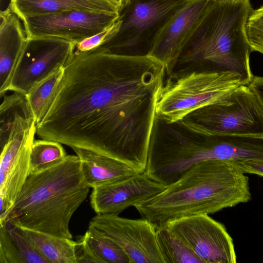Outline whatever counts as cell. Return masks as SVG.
I'll return each mask as SVG.
<instances>
[{"mask_svg": "<svg viewBox=\"0 0 263 263\" xmlns=\"http://www.w3.org/2000/svg\"><path fill=\"white\" fill-rule=\"evenodd\" d=\"M246 32L251 51L263 54V6L251 11L247 19Z\"/></svg>", "mask_w": 263, "mask_h": 263, "instance_id": "23", "label": "cell"}, {"mask_svg": "<svg viewBox=\"0 0 263 263\" xmlns=\"http://www.w3.org/2000/svg\"><path fill=\"white\" fill-rule=\"evenodd\" d=\"M115 5L119 10V12L122 10L129 3L130 0H108Z\"/></svg>", "mask_w": 263, "mask_h": 263, "instance_id": "28", "label": "cell"}, {"mask_svg": "<svg viewBox=\"0 0 263 263\" xmlns=\"http://www.w3.org/2000/svg\"><path fill=\"white\" fill-rule=\"evenodd\" d=\"M165 225L179 236L203 263H235L233 240L224 226L208 214L184 217Z\"/></svg>", "mask_w": 263, "mask_h": 263, "instance_id": "11", "label": "cell"}, {"mask_svg": "<svg viewBox=\"0 0 263 263\" xmlns=\"http://www.w3.org/2000/svg\"><path fill=\"white\" fill-rule=\"evenodd\" d=\"M120 26V22L118 20L108 28L76 43L74 50L79 52H87L100 47L116 34Z\"/></svg>", "mask_w": 263, "mask_h": 263, "instance_id": "24", "label": "cell"}, {"mask_svg": "<svg viewBox=\"0 0 263 263\" xmlns=\"http://www.w3.org/2000/svg\"><path fill=\"white\" fill-rule=\"evenodd\" d=\"M156 240L164 263H203L184 241L165 225L157 227Z\"/></svg>", "mask_w": 263, "mask_h": 263, "instance_id": "21", "label": "cell"}, {"mask_svg": "<svg viewBox=\"0 0 263 263\" xmlns=\"http://www.w3.org/2000/svg\"><path fill=\"white\" fill-rule=\"evenodd\" d=\"M165 75L164 64L149 55L74 50L36 134L143 173Z\"/></svg>", "mask_w": 263, "mask_h": 263, "instance_id": "1", "label": "cell"}, {"mask_svg": "<svg viewBox=\"0 0 263 263\" xmlns=\"http://www.w3.org/2000/svg\"><path fill=\"white\" fill-rule=\"evenodd\" d=\"M119 13L70 11L21 20L27 38L50 37L78 43L111 26Z\"/></svg>", "mask_w": 263, "mask_h": 263, "instance_id": "12", "label": "cell"}, {"mask_svg": "<svg viewBox=\"0 0 263 263\" xmlns=\"http://www.w3.org/2000/svg\"><path fill=\"white\" fill-rule=\"evenodd\" d=\"M241 77L231 72H192L169 76L160 91L156 114L167 123L219 100L240 85Z\"/></svg>", "mask_w": 263, "mask_h": 263, "instance_id": "6", "label": "cell"}, {"mask_svg": "<svg viewBox=\"0 0 263 263\" xmlns=\"http://www.w3.org/2000/svg\"><path fill=\"white\" fill-rule=\"evenodd\" d=\"M65 66L36 82L25 95L36 125L43 119L55 97L64 73Z\"/></svg>", "mask_w": 263, "mask_h": 263, "instance_id": "20", "label": "cell"}, {"mask_svg": "<svg viewBox=\"0 0 263 263\" xmlns=\"http://www.w3.org/2000/svg\"><path fill=\"white\" fill-rule=\"evenodd\" d=\"M67 156L60 142L43 139L34 140L31 153L30 173L51 167L64 160Z\"/></svg>", "mask_w": 263, "mask_h": 263, "instance_id": "22", "label": "cell"}, {"mask_svg": "<svg viewBox=\"0 0 263 263\" xmlns=\"http://www.w3.org/2000/svg\"><path fill=\"white\" fill-rule=\"evenodd\" d=\"M81 161L85 182L92 189L128 178L136 173L126 164L96 152L72 148Z\"/></svg>", "mask_w": 263, "mask_h": 263, "instance_id": "16", "label": "cell"}, {"mask_svg": "<svg viewBox=\"0 0 263 263\" xmlns=\"http://www.w3.org/2000/svg\"><path fill=\"white\" fill-rule=\"evenodd\" d=\"M0 97L8 91L14 70L27 41L18 16L9 6L0 12Z\"/></svg>", "mask_w": 263, "mask_h": 263, "instance_id": "15", "label": "cell"}, {"mask_svg": "<svg viewBox=\"0 0 263 263\" xmlns=\"http://www.w3.org/2000/svg\"><path fill=\"white\" fill-rule=\"evenodd\" d=\"M76 242L77 263H129L127 255L115 241L90 225Z\"/></svg>", "mask_w": 263, "mask_h": 263, "instance_id": "18", "label": "cell"}, {"mask_svg": "<svg viewBox=\"0 0 263 263\" xmlns=\"http://www.w3.org/2000/svg\"><path fill=\"white\" fill-rule=\"evenodd\" d=\"M210 0H189L164 24L148 55L164 64L166 74L174 71L185 45L194 32Z\"/></svg>", "mask_w": 263, "mask_h": 263, "instance_id": "13", "label": "cell"}, {"mask_svg": "<svg viewBox=\"0 0 263 263\" xmlns=\"http://www.w3.org/2000/svg\"><path fill=\"white\" fill-rule=\"evenodd\" d=\"M89 225L115 241L127 255L129 263H164L157 242V228L148 219L97 214Z\"/></svg>", "mask_w": 263, "mask_h": 263, "instance_id": "10", "label": "cell"}, {"mask_svg": "<svg viewBox=\"0 0 263 263\" xmlns=\"http://www.w3.org/2000/svg\"><path fill=\"white\" fill-rule=\"evenodd\" d=\"M9 6L21 20L70 11L120 13L108 0H10Z\"/></svg>", "mask_w": 263, "mask_h": 263, "instance_id": "17", "label": "cell"}, {"mask_svg": "<svg viewBox=\"0 0 263 263\" xmlns=\"http://www.w3.org/2000/svg\"><path fill=\"white\" fill-rule=\"evenodd\" d=\"M179 121L201 134L263 137V105L248 85H241Z\"/></svg>", "mask_w": 263, "mask_h": 263, "instance_id": "5", "label": "cell"}, {"mask_svg": "<svg viewBox=\"0 0 263 263\" xmlns=\"http://www.w3.org/2000/svg\"><path fill=\"white\" fill-rule=\"evenodd\" d=\"M166 186L145 172L112 183L92 189L90 205L97 214H119L162 192Z\"/></svg>", "mask_w": 263, "mask_h": 263, "instance_id": "14", "label": "cell"}, {"mask_svg": "<svg viewBox=\"0 0 263 263\" xmlns=\"http://www.w3.org/2000/svg\"><path fill=\"white\" fill-rule=\"evenodd\" d=\"M251 199L249 179L232 161L212 159L192 167L156 196L134 206L157 227L184 217L210 214Z\"/></svg>", "mask_w": 263, "mask_h": 263, "instance_id": "2", "label": "cell"}, {"mask_svg": "<svg viewBox=\"0 0 263 263\" xmlns=\"http://www.w3.org/2000/svg\"><path fill=\"white\" fill-rule=\"evenodd\" d=\"M90 188L79 157L67 155L51 167L30 174L5 221L72 239L71 218L86 199Z\"/></svg>", "mask_w": 263, "mask_h": 263, "instance_id": "4", "label": "cell"}, {"mask_svg": "<svg viewBox=\"0 0 263 263\" xmlns=\"http://www.w3.org/2000/svg\"><path fill=\"white\" fill-rule=\"evenodd\" d=\"M252 10L250 0H210L170 76L231 72L249 85L254 76L246 24Z\"/></svg>", "mask_w": 263, "mask_h": 263, "instance_id": "3", "label": "cell"}, {"mask_svg": "<svg viewBox=\"0 0 263 263\" xmlns=\"http://www.w3.org/2000/svg\"><path fill=\"white\" fill-rule=\"evenodd\" d=\"M248 85L256 94L263 105V77L254 76Z\"/></svg>", "mask_w": 263, "mask_h": 263, "instance_id": "27", "label": "cell"}, {"mask_svg": "<svg viewBox=\"0 0 263 263\" xmlns=\"http://www.w3.org/2000/svg\"><path fill=\"white\" fill-rule=\"evenodd\" d=\"M0 263H23L6 227L0 224Z\"/></svg>", "mask_w": 263, "mask_h": 263, "instance_id": "25", "label": "cell"}, {"mask_svg": "<svg viewBox=\"0 0 263 263\" xmlns=\"http://www.w3.org/2000/svg\"><path fill=\"white\" fill-rule=\"evenodd\" d=\"M27 39L8 89L25 95L34 83L64 67L76 45V43L56 37Z\"/></svg>", "mask_w": 263, "mask_h": 263, "instance_id": "9", "label": "cell"}, {"mask_svg": "<svg viewBox=\"0 0 263 263\" xmlns=\"http://www.w3.org/2000/svg\"><path fill=\"white\" fill-rule=\"evenodd\" d=\"M189 0H130L119 13L120 28L98 48L120 54L148 55L167 21Z\"/></svg>", "mask_w": 263, "mask_h": 263, "instance_id": "7", "label": "cell"}, {"mask_svg": "<svg viewBox=\"0 0 263 263\" xmlns=\"http://www.w3.org/2000/svg\"><path fill=\"white\" fill-rule=\"evenodd\" d=\"M16 225L47 263H77L76 241Z\"/></svg>", "mask_w": 263, "mask_h": 263, "instance_id": "19", "label": "cell"}, {"mask_svg": "<svg viewBox=\"0 0 263 263\" xmlns=\"http://www.w3.org/2000/svg\"><path fill=\"white\" fill-rule=\"evenodd\" d=\"M36 132L34 116L24 100L15 113L6 142L1 146L0 222L6 220L30 175Z\"/></svg>", "mask_w": 263, "mask_h": 263, "instance_id": "8", "label": "cell"}, {"mask_svg": "<svg viewBox=\"0 0 263 263\" xmlns=\"http://www.w3.org/2000/svg\"><path fill=\"white\" fill-rule=\"evenodd\" d=\"M235 163L244 173L254 174L263 177V161H245Z\"/></svg>", "mask_w": 263, "mask_h": 263, "instance_id": "26", "label": "cell"}]
</instances>
